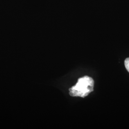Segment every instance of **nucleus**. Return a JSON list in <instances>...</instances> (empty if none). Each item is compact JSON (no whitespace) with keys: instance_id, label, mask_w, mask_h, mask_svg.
I'll list each match as a JSON object with an SVG mask.
<instances>
[{"instance_id":"nucleus-1","label":"nucleus","mask_w":129,"mask_h":129,"mask_svg":"<svg viewBox=\"0 0 129 129\" xmlns=\"http://www.w3.org/2000/svg\"><path fill=\"white\" fill-rule=\"evenodd\" d=\"M94 83L93 79L88 76L80 78L75 85L69 89V94L72 97L84 98L93 91Z\"/></svg>"},{"instance_id":"nucleus-2","label":"nucleus","mask_w":129,"mask_h":129,"mask_svg":"<svg viewBox=\"0 0 129 129\" xmlns=\"http://www.w3.org/2000/svg\"><path fill=\"white\" fill-rule=\"evenodd\" d=\"M124 65L126 68L129 73V57L127 58L124 61Z\"/></svg>"}]
</instances>
